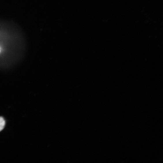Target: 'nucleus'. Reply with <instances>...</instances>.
Returning a JSON list of instances; mask_svg holds the SVG:
<instances>
[{
	"label": "nucleus",
	"instance_id": "1",
	"mask_svg": "<svg viewBox=\"0 0 163 163\" xmlns=\"http://www.w3.org/2000/svg\"><path fill=\"white\" fill-rule=\"evenodd\" d=\"M27 49L24 36L14 24L3 22L1 30V68L8 70L20 63Z\"/></svg>",
	"mask_w": 163,
	"mask_h": 163
},
{
	"label": "nucleus",
	"instance_id": "2",
	"mask_svg": "<svg viewBox=\"0 0 163 163\" xmlns=\"http://www.w3.org/2000/svg\"><path fill=\"white\" fill-rule=\"evenodd\" d=\"M0 125H1L0 130L1 131L4 128L5 125V121L3 117H1V119H0Z\"/></svg>",
	"mask_w": 163,
	"mask_h": 163
}]
</instances>
